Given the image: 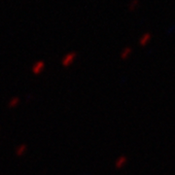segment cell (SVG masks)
Listing matches in <instances>:
<instances>
[{
    "instance_id": "cell-1",
    "label": "cell",
    "mask_w": 175,
    "mask_h": 175,
    "mask_svg": "<svg viewBox=\"0 0 175 175\" xmlns=\"http://www.w3.org/2000/svg\"><path fill=\"white\" fill-rule=\"evenodd\" d=\"M138 4H139L138 0H132V1L130 2L129 6V11H134L135 9L138 7Z\"/></svg>"
}]
</instances>
